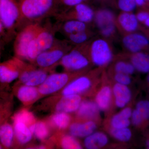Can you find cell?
Masks as SVG:
<instances>
[{"instance_id":"cell-1","label":"cell","mask_w":149,"mask_h":149,"mask_svg":"<svg viewBox=\"0 0 149 149\" xmlns=\"http://www.w3.org/2000/svg\"><path fill=\"white\" fill-rule=\"evenodd\" d=\"M55 0H22L19 5L20 14L28 19H36L47 13Z\"/></svg>"},{"instance_id":"cell-2","label":"cell","mask_w":149,"mask_h":149,"mask_svg":"<svg viewBox=\"0 0 149 149\" xmlns=\"http://www.w3.org/2000/svg\"><path fill=\"white\" fill-rule=\"evenodd\" d=\"M70 78V74L66 72L48 75L43 83L38 86L40 97L53 95L61 91L69 83Z\"/></svg>"},{"instance_id":"cell-3","label":"cell","mask_w":149,"mask_h":149,"mask_svg":"<svg viewBox=\"0 0 149 149\" xmlns=\"http://www.w3.org/2000/svg\"><path fill=\"white\" fill-rule=\"evenodd\" d=\"M20 14L16 0H0V19L5 29L8 31L12 30Z\"/></svg>"},{"instance_id":"cell-4","label":"cell","mask_w":149,"mask_h":149,"mask_svg":"<svg viewBox=\"0 0 149 149\" xmlns=\"http://www.w3.org/2000/svg\"><path fill=\"white\" fill-rule=\"evenodd\" d=\"M91 58L98 66H105L111 61L113 54L108 43L103 39H97L91 46Z\"/></svg>"},{"instance_id":"cell-5","label":"cell","mask_w":149,"mask_h":149,"mask_svg":"<svg viewBox=\"0 0 149 149\" xmlns=\"http://www.w3.org/2000/svg\"><path fill=\"white\" fill-rule=\"evenodd\" d=\"M21 63L17 58L0 63V87L6 86L19 77Z\"/></svg>"},{"instance_id":"cell-6","label":"cell","mask_w":149,"mask_h":149,"mask_svg":"<svg viewBox=\"0 0 149 149\" xmlns=\"http://www.w3.org/2000/svg\"><path fill=\"white\" fill-rule=\"evenodd\" d=\"M61 63L65 69L72 71L83 70L89 64L87 57L77 49L73 50L64 55L61 60Z\"/></svg>"},{"instance_id":"cell-7","label":"cell","mask_w":149,"mask_h":149,"mask_svg":"<svg viewBox=\"0 0 149 149\" xmlns=\"http://www.w3.org/2000/svg\"><path fill=\"white\" fill-rule=\"evenodd\" d=\"M38 31L37 28L33 26L26 28L18 35L14 47L15 54L18 57L27 59L28 46Z\"/></svg>"},{"instance_id":"cell-8","label":"cell","mask_w":149,"mask_h":149,"mask_svg":"<svg viewBox=\"0 0 149 149\" xmlns=\"http://www.w3.org/2000/svg\"><path fill=\"white\" fill-rule=\"evenodd\" d=\"M82 101L79 95L61 96L54 106V109L55 112L71 113L77 111Z\"/></svg>"},{"instance_id":"cell-9","label":"cell","mask_w":149,"mask_h":149,"mask_svg":"<svg viewBox=\"0 0 149 149\" xmlns=\"http://www.w3.org/2000/svg\"><path fill=\"white\" fill-rule=\"evenodd\" d=\"M92 85V80L87 76H80L69 82L62 90L61 96L79 95L88 91Z\"/></svg>"},{"instance_id":"cell-10","label":"cell","mask_w":149,"mask_h":149,"mask_svg":"<svg viewBox=\"0 0 149 149\" xmlns=\"http://www.w3.org/2000/svg\"><path fill=\"white\" fill-rule=\"evenodd\" d=\"M48 76L47 72L42 70H29L22 72L19 78L21 84L36 87L43 83Z\"/></svg>"},{"instance_id":"cell-11","label":"cell","mask_w":149,"mask_h":149,"mask_svg":"<svg viewBox=\"0 0 149 149\" xmlns=\"http://www.w3.org/2000/svg\"><path fill=\"white\" fill-rule=\"evenodd\" d=\"M64 55L62 50L53 49L43 52L38 55L35 61L38 66L42 68H47L61 61Z\"/></svg>"},{"instance_id":"cell-12","label":"cell","mask_w":149,"mask_h":149,"mask_svg":"<svg viewBox=\"0 0 149 149\" xmlns=\"http://www.w3.org/2000/svg\"><path fill=\"white\" fill-rule=\"evenodd\" d=\"M123 42L125 47L133 53L139 52L149 45L148 40L141 34H129L124 37Z\"/></svg>"},{"instance_id":"cell-13","label":"cell","mask_w":149,"mask_h":149,"mask_svg":"<svg viewBox=\"0 0 149 149\" xmlns=\"http://www.w3.org/2000/svg\"><path fill=\"white\" fill-rule=\"evenodd\" d=\"M15 93L18 100L25 105L32 103L40 97L38 88L33 86L23 85L16 87Z\"/></svg>"},{"instance_id":"cell-14","label":"cell","mask_w":149,"mask_h":149,"mask_svg":"<svg viewBox=\"0 0 149 149\" xmlns=\"http://www.w3.org/2000/svg\"><path fill=\"white\" fill-rule=\"evenodd\" d=\"M97 128L96 123L92 120L83 123H74L69 126V132L75 138H85L94 133Z\"/></svg>"},{"instance_id":"cell-15","label":"cell","mask_w":149,"mask_h":149,"mask_svg":"<svg viewBox=\"0 0 149 149\" xmlns=\"http://www.w3.org/2000/svg\"><path fill=\"white\" fill-rule=\"evenodd\" d=\"M13 120L14 130L15 136V145H25L32 140L33 135L29 126L18 120Z\"/></svg>"},{"instance_id":"cell-16","label":"cell","mask_w":149,"mask_h":149,"mask_svg":"<svg viewBox=\"0 0 149 149\" xmlns=\"http://www.w3.org/2000/svg\"><path fill=\"white\" fill-rule=\"evenodd\" d=\"M112 93L114 96L116 105L119 108H123L130 101L131 93L127 85L116 83L113 86Z\"/></svg>"},{"instance_id":"cell-17","label":"cell","mask_w":149,"mask_h":149,"mask_svg":"<svg viewBox=\"0 0 149 149\" xmlns=\"http://www.w3.org/2000/svg\"><path fill=\"white\" fill-rule=\"evenodd\" d=\"M0 144L3 148L10 149L15 145V136L13 125L8 120L0 126Z\"/></svg>"},{"instance_id":"cell-18","label":"cell","mask_w":149,"mask_h":149,"mask_svg":"<svg viewBox=\"0 0 149 149\" xmlns=\"http://www.w3.org/2000/svg\"><path fill=\"white\" fill-rule=\"evenodd\" d=\"M108 138L105 133L94 132L85 137L84 145L88 149H98L105 146L108 143Z\"/></svg>"},{"instance_id":"cell-19","label":"cell","mask_w":149,"mask_h":149,"mask_svg":"<svg viewBox=\"0 0 149 149\" xmlns=\"http://www.w3.org/2000/svg\"><path fill=\"white\" fill-rule=\"evenodd\" d=\"M0 89V126L8 120L12 112L11 96Z\"/></svg>"},{"instance_id":"cell-20","label":"cell","mask_w":149,"mask_h":149,"mask_svg":"<svg viewBox=\"0 0 149 149\" xmlns=\"http://www.w3.org/2000/svg\"><path fill=\"white\" fill-rule=\"evenodd\" d=\"M100 111L95 102L91 101H84L80 104L77 109V117L83 119H91L98 114Z\"/></svg>"},{"instance_id":"cell-21","label":"cell","mask_w":149,"mask_h":149,"mask_svg":"<svg viewBox=\"0 0 149 149\" xmlns=\"http://www.w3.org/2000/svg\"><path fill=\"white\" fill-rule=\"evenodd\" d=\"M132 111L130 107L123 108L121 111L112 118L111 121L112 128H120L129 127Z\"/></svg>"},{"instance_id":"cell-22","label":"cell","mask_w":149,"mask_h":149,"mask_svg":"<svg viewBox=\"0 0 149 149\" xmlns=\"http://www.w3.org/2000/svg\"><path fill=\"white\" fill-rule=\"evenodd\" d=\"M112 91L108 86L102 88L97 94L95 103L100 110L104 111L108 109L111 102Z\"/></svg>"},{"instance_id":"cell-23","label":"cell","mask_w":149,"mask_h":149,"mask_svg":"<svg viewBox=\"0 0 149 149\" xmlns=\"http://www.w3.org/2000/svg\"><path fill=\"white\" fill-rule=\"evenodd\" d=\"M71 117L68 113L62 112H55L49 118L51 126L60 130H64L70 125Z\"/></svg>"},{"instance_id":"cell-24","label":"cell","mask_w":149,"mask_h":149,"mask_svg":"<svg viewBox=\"0 0 149 149\" xmlns=\"http://www.w3.org/2000/svg\"><path fill=\"white\" fill-rule=\"evenodd\" d=\"M131 63L139 72H149V55L140 52L136 53L131 58Z\"/></svg>"},{"instance_id":"cell-25","label":"cell","mask_w":149,"mask_h":149,"mask_svg":"<svg viewBox=\"0 0 149 149\" xmlns=\"http://www.w3.org/2000/svg\"><path fill=\"white\" fill-rule=\"evenodd\" d=\"M118 22L124 30L127 32L135 31L138 27V20L133 14L124 12L118 17Z\"/></svg>"},{"instance_id":"cell-26","label":"cell","mask_w":149,"mask_h":149,"mask_svg":"<svg viewBox=\"0 0 149 149\" xmlns=\"http://www.w3.org/2000/svg\"><path fill=\"white\" fill-rule=\"evenodd\" d=\"M35 39L42 52L49 50L53 45V36L47 31H38Z\"/></svg>"},{"instance_id":"cell-27","label":"cell","mask_w":149,"mask_h":149,"mask_svg":"<svg viewBox=\"0 0 149 149\" xmlns=\"http://www.w3.org/2000/svg\"><path fill=\"white\" fill-rule=\"evenodd\" d=\"M30 129L33 136L40 141H44L50 134L49 128L44 121H36L30 126Z\"/></svg>"},{"instance_id":"cell-28","label":"cell","mask_w":149,"mask_h":149,"mask_svg":"<svg viewBox=\"0 0 149 149\" xmlns=\"http://www.w3.org/2000/svg\"><path fill=\"white\" fill-rule=\"evenodd\" d=\"M96 24L100 30L114 24V16L110 11L102 10L99 11L95 17Z\"/></svg>"},{"instance_id":"cell-29","label":"cell","mask_w":149,"mask_h":149,"mask_svg":"<svg viewBox=\"0 0 149 149\" xmlns=\"http://www.w3.org/2000/svg\"><path fill=\"white\" fill-rule=\"evenodd\" d=\"M75 6V14L77 20L87 23L93 19L94 13L90 7L81 3Z\"/></svg>"},{"instance_id":"cell-30","label":"cell","mask_w":149,"mask_h":149,"mask_svg":"<svg viewBox=\"0 0 149 149\" xmlns=\"http://www.w3.org/2000/svg\"><path fill=\"white\" fill-rule=\"evenodd\" d=\"M64 31L68 34L85 31L86 28L85 23L79 20H72L67 22L64 25Z\"/></svg>"},{"instance_id":"cell-31","label":"cell","mask_w":149,"mask_h":149,"mask_svg":"<svg viewBox=\"0 0 149 149\" xmlns=\"http://www.w3.org/2000/svg\"><path fill=\"white\" fill-rule=\"evenodd\" d=\"M13 120H18L24 123L29 126V128L36 121L33 113L25 109L20 111L15 114L13 117Z\"/></svg>"},{"instance_id":"cell-32","label":"cell","mask_w":149,"mask_h":149,"mask_svg":"<svg viewBox=\"0 0 149 149\" xmlns=\"http://www.w3.org/2000/svg\"><path fill=\"white\" fill-rule=\"evenodd\" d=\"M110 133L113 138L121 142L129 141L132 136V132L128 127L120 128H112Z\"/></svg>"},{"instance_id":"cell-33","label":"cell","mask_w":149,"mask_h":149,"mask_svg":"<svg viewBox=\"0 0 149 149\" xmlns=\"http://www.w3.org/2000/svg\"><path fill=\"white\" fill-rule=\"evenodd\" d=\"M60 146L63 149H80L83 148L82 146L76 140L75 137L70 135H64L62 137Z\"/></svg>"},{"instance_id":"cell-34","label":"cell","mask_w":149,"mask_h":149,"mask_svg":"<svg viewBox=\"0 0 149 149\" xmlns=\"http://www.w3.org/2000/svg\"><path fill=\"white\" fill-rule=\"evenodd\" d=\"M115 70L116 72L131 74L134 73L135 68L132 63L124 61H119L115 65Z\"/></svg>"},{"instance_id":"cell-35","label":"cell","mask_w":149,"mask_h":149,"mask_svg":"<svg viewBox=\"0 0 149 149\" xmlns=\"http://www.w3.org/2000/svg\"><path fill=\"white\" fill-rule=\"evenodd\" d=\"M136 109L142 116L144 120L149 119V101L143 100L140 101L136 105Z\"/></svg>"},{"instance_id":"cell-36","label":"cell","mask_w":149,"mask_h":149,"mask_svg":"<svg viewBox=\"0 0 149 149\" xmlns=\"http://www.w3.org/2000/svg\"><path fill=\"white\" fill-rule=\"evenodd\" d=\"M136 3L135 0H119L118 7L124 12L129 13L136 8Z\"/></svg>"},{"instance_id":"cell-37","label":"cell","mask_w":149,"mask_h":149,"mask_svg":"<svg viewBox=\"0 0 149 149\" xmlns=\"http://www.w3.org/2000/svg\"><path fill=\"white\" fill-rule=\"evenodd\" d=\"M88 35L85 31L72 33L69 35L70 40L75 44H82L88 39Z\"/></svg>"},{"instance_id":"cell-38","label":"cell","mask_w":149,"mask_h":149,"mask_svg":"<svg viewBox=\"0 0 149 149\" xmlns=\"http://www.w3.org/2000/svg\"><path fill=\"white\" fill-rule=\"evenodd\" d=\"M114 79L116 83L128 86L131 82V78L129 74L116 72L114 75Z\"/></svg>"},{"instance_id":"cell-39","label":"cell","mask_w":149,"mask_h":149,"mask_svg":"<svg viewBox=\"0 0 149 149\" xmlns=\"http://www.w3.org/2000/svg\"><path fill=\"white\" fill-rule=\"evenodd\" d=\"M131 119L132 123L136 125H139L144 120L142 116L136 109L132 111Z\"/></svg>"},{"instance_id":"cell-40","label":"cell","mask_w":149,"mask_h":149,"mask_svg":"<svg viewBox=\"0 0 149 149\" xmlns=\"http://www.w3.org/2000/svg\"><path fill=\"white\" fill-rule=\"evenodd\" d=\"M115 30L114 24H111L101 30L102 34L105 37H109L113 33Z\"/></svg>"},{"instance_id":"cell-41","label":"cell","mask_w":149,"mask_h":149,"mask_svg":"<svg viewBox=\"0 0 149 149\" xmlns=\"http://www.w3.org/2000/svg\"><path fill=\"white\" fill-rule=\"evenodd\" d=\"M136 16L138 21L141 22H144L146 21V19L148 17L149 14L146 12H140L137 14Z\"/></svg>"},{"instance_id":"cell-42","label":"cell","mask_w":149,"mask_h":149,"mask_svg":"<svg viewBox=\"0 0 149 149\" xmlns=\"http://www.w3.org/2000/svg\"><path fill=\"white\" fill-rule=\"evenodd\" d=\"M65 4L68 6H75L82 2L83 0H62Z\"/></svg>"},{"instance_id":"cell-43","label":"cell","mask_w":149,"mask_h":149,"mask_svg":"<svg viewBox=\"0 0 149 149\" xmlns=\"http://www.w3.org/2000/svg\"><path fill=\"white\" fill-rule=\"evenodd\" d=\"M5 30V29L0 19V36H1L3 35V33L4 32Z\"/></svg>"},{"instance_id":"cell-44","label":"cell","mask_w":149,"mask_h":149,"mask_svg":"<svg viewBox=\"0 0 149 149\" xmlns=\"http://www.w3.org/2000/svg\"><path fill=\"white\" fill-rule=\"evenodd\" d=\"M137 5L139 6H143L146 0H135Z\"/></svg>"},{"instance_id":"cell-45","label":"cell","mask_w":149,"mask_h":149,"mask_svg":"<svg viewBox=\"0 0 149 149\" xmlns=\"http://www.w3.org/2000/svg\"><path fill=\"white\" fill-rule=\"evenodd\" d=\"M144 23H145V25L147 27H149V16L148 18L146 19V21L144 22Z\"/></svg>"},{"instance_id":"cell-46","label":"cell","mask_w":149,"mask_h":149,"mask_svg":"<svg viewBox=\"0 0 149 149\" xmlns=\"http://www.w3.org/2000/svg\"><path fill=\"white\" fill-rule=\"evenodd\" d=\"M146 145L147 148H148L149 149V140L147 141V143H146Z\"/></svg>"},{"instance_id":"cell-47","label":"cell","mask_w":149,"mask_h":149,"mask_svg":"<svg viewBox=\"0 0 149 149\" xmlns=\"http://www.w3.org/2000/svg\"><path fill=\"white\" fill-rule=\"evenodd\" d=\"M3 147L1 145V144H0V149H3Z\"/></svg>"},{"instance_id":"cell-48","label":"cell","mask_w":149,"mask_h":149,"mask_svg":"<svg viewBox=\"0 0 149 149\" xmlns=\"http://www.w3.org/2000/svg\"><path fill=\"white\" fill-rule=\"evenodd\" d=\"M148 81L149 82V74H148Z\"/></svg>"},{"instance_id":"cell-49","label":"cell","mask_w":149,"mask_h":149,"mask_svg":"<svg viewBox=\"0 0 149 149\" xmlns=\"http://www.w3.org/2000/svg\"><path fill=\"white\" fill-rule=\"evenodd\" d=\"M148 1H149V0H148Z\"/></svg>"}]
</instances>
